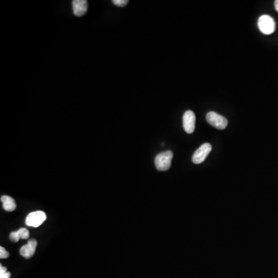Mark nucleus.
<instances>
[{
    "mask_svg": "<svg viewBox=\"0 0 278 278\" xmlns=\"http://www.w3.org/2000/svg\"><path fill=\"white\" fill-rule=\"evenodd\" d=\"M173 153L171 151L161 152L155 157V167L159 171H167L171 167Z\"/></svg>",
    "mask_w": 278,
    "mask_h": 278,
    "instance_id": "nucleus-1",
    "label": "nucleus"
},
{
    "mask_svg": "<svg viewBox=\"0 0 278 278\" xmlns=\"http://www.w3.org/2000/svg\"><path fill=\"white\" fill-rule=\"evenodd\" d=\"M259 30L262 34L265 35H270L273 34L276 29V24L275 20L268 15H263L258 20Z\"/></svg>",
    "mask_w": 278,
    "mask_h": 278,
    "instance_id": "nucleus-2",
    "label": "nucleus"
},
{
    "mask_svg": "<svg viewBox=\"0 0 278 278\" xmlns=\"http://www.w3.org/2000/svg\"><path fill=\"white\" fill-rule=\"evenodd\" d=\"M207 121L211 126L219 130H223L228 125L227 118L214 111H210L207 114Z\"/></svg>",
    "mask_w": 278,
    "mask_h": 278,
    "instance_id": "nucleus-3",
    "label": "nucleus"
},
{
    "mask_svg": "<svg viewBox=\"0 0 278 278\" xmlns=\"http://www.w3.org/2000/svg\"><path fill=\"white\" fill-rule=\"evenodd\" d=\"M212 145L208 143L202 144L201 146L196 150L193 155V162L195 164H201L207 159V156L210 153Z\"/></svg>",
    "mask_w": 278,
    "mask_h": 278,
    "instance_id": "nucleus-4",
    "label": "nucleus"
},
{
    "mask_svg": "<svg viewBox=\"0 0 278 278\" xmlns=\"http://www.w3.org/2000/svg\"><path fill=\"white\" fill-rule=\"evenodd\" d=\"M46 215L43 211H35L28 214L26 223L29 227H38L46 220Z\"/></svg>",
    "mask_w": 278,
    "mask_h": 278,
    "instance_id": "nucleus-5",
    "label": "nucleus"
},
{
    "mask_svg": "<svg viewBox=\"0 0 278 278\" xmlns=\"http://www.w3.org/2000/svg\"><path fill=\"white\" fill-rule=\"evenodd\" d=\"M184 130L188 134H192L196 128V115L192 111H185L182 117Z\"/></svg>",
    "mask_w": 278,
    "mask_h": 278,
    "instance_id": "nucleus-6",
    "label": "nucleus"
},
{
    "mask_svg": "<svg viewBox=\"0 0 278 278\" xmlns=\"http://www.w3.org/2000/svg\"><path fill=\"white\" fill-rule=\"evenodd\" d=\"M36 246H37V241L36 240H29L27 244L22 246L20 249V254L25 258H31L36 251Z\"/></svg>",
    "mask_w": 278,
    "mask_h": 278,
    "instance_id": "nucleus-7",
    "label": "nucleus"
},
{
    "mask_svg": "<svg viewBox=\"0 0 278 278\" xmlns=\"http://www.w3.org/2000/svg\"><path fill=\"white\" fill-rule=\"evenodd\" d=\"M73 14L77 16H82L88 10V1L86 0H73L72 2Z\"/></svg>",
    "mask_w": 278,
    "mask_h": 278,
    "instance_id": "nucleus-8",
    "label": "nucleus"
},
{
    "mask_svg": "<svg viewBox=\"0 0 278 278\" xmlns=\"http://www.w3.org/2000/svg\"><path fill=\"white\" fill-rule=\"evenodd\" d=\"M9 237L13 242H18L20 239H28L30 237V232L27 229L21 228L18 231L11 233Z\"/></svg>",
    "mask_w": 278,
    "mask_h": 278,
    "instance_id": "nucleus-9",
    "label": "nucleus"
},
{
    "mask_svg": "<svg viewBox=\"0 0 278 278\" xmlns=\"http://www.w3.org/2000/svg\"><path fill=\"white\" fill-rule=\"evenodd\" d=\"M1 201H2V207H3L5 211L12 212V211H14L16 209V202L10 196H2L1 197Z\"/></svg>",
    "mask_w": 278,
    "mask_h": 278,
    "instance_id": "nucleus-10",
    "label": "nucleus"
},
{
    "mask_svg": "<svg viewBox=\"0 0 278 278\" xmlns=\"http://www.w3.org/2000/svg\"><path fill=\"white\" fill-rule=\"evenodd\" d=\"M11 274L7 272V269L3 266H0V278H10Z\"/></svg>",
    "mask_w": 278,
    "mask_h": 278,
    "instance_id": "nucleus-11",
    "label": "nucleus"
},
{
    "mask_svg": "<svg viewBox=\"0 0 278 278\" xmlns=\"http://www.w3.org/2000/svg\"><path fill=\"white\" fill-rule=\"evenodd\" d=\"M113 3H114V5L120 6V7H123L129 3V1L128 0H114Z\"/></svg>",
    "mask_w": 278,
    "mask_h": 278,
    "instance_id": "nucleus-12",
    "label": "nucleus"
},
{
    "mask_svg": "<svg viewBox=\"0 0 278 278\" xmlns=\"http://www.w3.org/2000/svg\"><path fill=\"white\" fill-rule=\"evenodd\" d=\"M9 252H8L7 250H5V248L1 246V247H0V258H8V257H9Z\"/></svg>",
    "mask_w": 278,
    "mask_h": 278,
    "instance_id": "nucleus-13",
    "label": "nucleus"
},
{
    "mask_svg": "<svg viewBox=\"0 0 278 278\" xmlns=\"http://www.w3.org/2000/svg\"><path fill=\"white\" fill-rule=\"evenodd\" d=\"M275 9H276L277 12L278 13V0H276L275 2Z\"/></svg>",
    "mask_w": 278,
    "mask_h": 278,
    "instance_id": "nucleus-14",
    "label": "nucleus"
}]
</instances>
